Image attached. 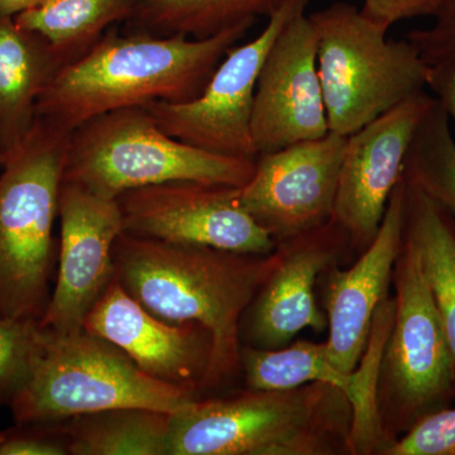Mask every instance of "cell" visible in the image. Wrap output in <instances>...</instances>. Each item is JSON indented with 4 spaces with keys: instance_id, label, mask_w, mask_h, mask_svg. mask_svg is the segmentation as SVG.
<instances>
[{
    "instance_id": "cell-12",
    "label": "cell",
    "mask_w": 455,
    "mask_h": 455,
    "mask_svg": "<svg viewBox=\"0 0 455 455\" xmlns=\"http://www.w3.org/2000/svg\"><path fill=\"white\" fill-rule=\"evenodd\" d=\"M59 218V271L40 326L75 333L113 281V247L124 229L116 199L68 182L60 188Z\"/></svg>"
},
{
    "instance_id": "cell-19",
    "label": "cell",
    "mask_w": 455,
    "mask_h": 455,
    "mask_svg": "<svg viewBox=\"0 0 455 455\" xmlns=\"http://www.w3.org/2000/svg\"><path fill=\"white\" fill-rule=\"evenodd\" d=\"M405 188L403 235L418 250L455 363V220L419 188Z\"/></svg>"
},
{
    "instance_id": "cell-6",
    "label": "cell",
    "mask_w": 455,
    "mask_h": 455,
    "mask_svg": "<svg viewBox=\"0 0 455 455\" xmlns=\"http://www.w3.org/2000/svg\"><path fill=\"white\" fill-rule=\"evenodd\" d=\"M256 161L212 154L164 133L145 108L94 116L68 136L62 182L107 199L170 181L243 188Z\"/></svg>"
},
{
    "instance_id": "cell-8",
    "label": "cell",
    "mask_w": 455,
    "mask_h": 455,
    "mask_svg": "<svg viewBox=\"0 0 455 455\" xmlns=\"http://www.w3.org/2000/svg\"><path fill=\"white\" fill-rule=\"evenodd\" d=\"M392 278L396 286L395 316L377 390L379 420L391 444L455 400L451 346L418 250L405 235Z\"/></svg>"
},
{
    "instance_id": "cell-17",
    "label": "cell",
    "mask_w": 455,
    "mask_h": 455,
    "mask_svg": "<svg viewBox=\"0 0 455 455\" xmlns=\"http://www.w3.org/2000/svg\"><path fill=\"white\" fill-rule=\"evenodd\" d=\"M405 181L392 191L379 232L349 269L331 266L326 278L329 337L326 355L338 370L350 373L366 349L377 307L386 299L403 242Z\"/></svg>"
},
{
    "instance_id": "cell-10",
    "label": "cell",
    "mask_w": 455,
    "mask_h": 455,
    "mask_svg": "<svg viewBox=\"0 0 455 455\" xmlns=\"http://www.w3.org/2000/svg\"><path fill=\"white\" fill-rule=\"evenodd\" d=\"M116 202L130 235L239 253L276 251L267 230L242 206L241 188L170 181L125 191Z\"/></svg>"
},
{
    "instance_id": "cell-32",
    "label": "cell",
    "mask_w": 455,
    "mask_h": 455,
    "mask_svg": "<svg viewBox=\"0 0 455 455\" xmlns=\"http://www.w3.org/2000/svg\"><path fill=\"white\" fill-rule=\"evenodd\" d=\"M47 2L49 0H0V16L16 17Z\"/></svg>"
},
{
    "instance_id": "cell-24",
    "label": "cell",
    "mask_w": 455,
    "mask_h": 455,
    "mask_svg": "<svg viewBox=\"0 0 455 455\" xmlns=\"http://www.w3.org/2000/svg\"><path fill=\"white\" fill-rule=\"evenodd\" d=\"M401 178L455 220V139L448 114L435 97L416 127Z\"/></svg>"
},
{
    "instance_id": "cell-21",
    "label": "cell",
    "mask_w": 455,
    "mask_h": 455,
    "mask_svg": "<svg viewBox=\"0 0 455 455\" xmlns=\"http://www.w3.org/2000/svg\"><path fill=\"white\" fill-rule=\"evenodd\" d=\"M284 0H134L132 32L206 38L242 23L269 17Z\"/></svg>"
},
{
    "instance_id": "cell-11",
    "label": "cell",
    "mask_w": 455,
    "mask_h": 455,
    "mask_svg": "<svg viewBox=\"0 0 455 455\" xmlns=\"http://www.w3.org/2000/svg\"><path fill=\"white\" fill-rule=\"evenodd\" d=\"M347 139L329 132L257 157L241 204L276 243L333 218Z\"/></svg>"
},
{
    "instance_id": "cell-2",
    "label": "cell",
    "mask_w": 455,
    "mask_h": 455,
    "mask_svg": "<svg viewBox=\"0 0 455 455\" xmlns=\"http://www.w3.org/2000/svg\"><path fill=\"white\" fill-rule=\"evenodd\" d=\"M252 26L242 23L206 38L112 29L57 71L38 100L37 118L71 133L113 110L193 100Z\"/></svg>"
},
{
    "instance_id": "cell-31",
    "label": "cell",
    "mask_w": 455,
    "mask_h": 455,
    "mask_svg": "<svg viewBox=\"0 0 455 455\" xmlns=\"http://www.w3.org/2000/svg\"><path fill=\"white\" fill-rule=\"evenodd\" d=\"M427 88L442 103L455 132V68H431Z\"/></svg>"
},
{
    "instance_id": "cell-25",
    "label": "cell",
    "mask_w": 455,
    "mask_h": 455,
    "mask_svg": "<svg viewBox=\"0 0 455 455\" xmlns=\"http://www.w3.org/2000/svg\"><path fill=\"white\" fill-rule=\"evenodd\" d=\"M395 316V300H383L373 317L366 349L355 370V388L350 398V454H383L391 442L382 430L377 390L383 348Z\"/></svg>"
},
{
    "instance_id": "cell-29",
    "label": "cell",
    "mask_w": 455,
    "mask_h": 455,
    "mask_svg": "<svg viewBox=\"0 0 455 455\" xmlns=\"http://www.w3.org/2000/svg\"><path fill=\"white\" fill-rule=\"evenodd\" d=\"M68 454V438L60 423H17L0 431V455Z\"/></svg>"
},
{
    "instance_id": "cell-16",
    "label": "cell",
    "mask_w": 455,
    "mask_h": 455,
    "mask_svg": "<svg viewBox=\"0 0 455 455\" xmlns=\"http://www.w3.org/2000/svg\"><path fill=\"white\" fill-rule=\"evenodd\" d=\"M348 242L346 230L331 218L278 243L281 260L245 311V338L253 348H283L304 329L324 331L328 319L316 305L314 289Z\"/></svg>"
},
{
    "instance_id": "cell-5",
    "label": "cell",
    "mask_w": 455,
    "mask_h": 455,
    "mask_svg": "<svg viewBox=\"0 0 455 455\" xmlns=\"http://www.w3.org/2000/svg\"><path fill=\"white\" fill-rule=\"evenodd\" d=\"M68 136L37 118L0 169V319L40 323L49 307Z\"/></svg>"
},
{
    "instance_id": "cell-23",
    "label": "cell",
    "mask_w": 455,
    "mask_h": 455,
    "mask_svg": "<svg viewBox=\"0 0 455 455\" xmlns=\"http://www.w3.org/2000/svg\"><path fill=\"white\" fill-rule=\"evenodd\" d=\"M241 368L251 390H291L320 382L339 388L348 400L355 394V371L338 370L326 355L325 343L296 341L277 349L242 347Z\"/></svg>"
},
{
    "instance_id": "cell-33",
    "label": "cell",
    "mask_w": 455,
    "mask_h": 455,
    "mask_svg": "<svg viewBox=\"0 0 455 455\" xmlns=\"http://www.w3.org/2000/svg\"><path fill=\"white\" fill-rule=\"evenodd\" d=\"M2 164H3L2 161H0V169H2Z\"/></svg>"
},
{
    "instance_id": "cell-15",
    "label": "cell",
    "mask_w": 455,
    "mask_h": 455,
    "mask_svg": "<svg viewBox=\"0 0 455 455\" xmlns=\"http://www.w3.org/2000/svg\"><path fill=\"white\" fill-rule=\"evenodd\" d=\"M84 331L112 343L149 376L200 391L212 335L196 323L172 324L154 315L116 277L89 311Z\"/></svg>"
},
{
    "instance_id": "cell-18",
    "label": "cell",
    "mask_w": 455,
    "mask_h": 455,
    "mask_svg": "<svg viewBox=\"0 0 455 455\" xmlns=\"http://www.w3.org/2000/svg\"><path fill=\"white\" fill-rule=\"evenodd\" d=\"M62 68L52 46L37 33L0 16V161L25 142L37 121L42 92Z\"/></svg>"
},
{
    "instance_id": "cell-28",
    "label": "cell",
    "mask_w": 455,
    "mask_h": 455,
    "mask_svg": "<svg viewBox=\"0 0 455 455\" xmlns=\"http://www.w3.org/2000/svg\"><path fill=\"white\" fill-rule=\"evenodd\" d=\"M433 17V25L412 29L406 40L430 68H455V0H440Z\"/></svg>"
},
{
    "instance_id": "cell-22",
    "label": "cell",
    "mask_w": 455,
    "mask_h": 455,
    "mask_svg": "<svg viewBox=\"0 0 455 455\" xmlns=\"http://www.w3.org/2000/svg\"><path fill=\"white\" fill-rule=\"evenodd\" d=\"M134 0H49L14 17L17 25L42 36L62 66L79 59L114 23L127 20Z\"/></svg>"
},
{
    "instance_id": "cell-30",
    "label": "cell",
    "mask_w": 455,
    "mask_h": 455,
    "mask_svg": "<svg viewBox=\"0 0 455 455\" xmlns=\"http://www.w3.org/2000/svg\"><path fill=\"white\" fill-rule=\"evenodd\" d=\"M361 12L373 22L390 29L403 20L433 17L440 0H362Z\"/></svg>"
},
{
    "instance_id": "cell-3",
    "label": "cell",
    "mask_w": 455,
    "mask_h": 455,
    "mask_svg": "<svg viewBox=\"0 0 455 455\" xmlns=\"http://www.w3.org/2000/svg\"><path fill=\"white\" fill-rule=\"evenodd\" d=\"M352 406L334 386L196 400L171 416L169 455L350 454Z\"/></svg>"
},
{
    "instance_id": "cell-13",
    "label": "cell",
    "mask_w": 455,
    "mask_h": 455,
    "mask_svg": "<svg viewBox=\"0 0 455 455\" xmlns=\"http://www.w3.org/2000/svg\"><path fill=\"white\" fill-rule=\"evenodd\" d=\"M251 130L259 156L331 132L317 74L315 31L305 11L283 27L268 51L254 92Z\"/></svg>"
},
{
    "instance_id": "cell-7",
    "label": "cell",
    "mask_w": 455,
    "mask_h": 455,
    "mask_svg": "<svg viewBox=\"0 0 455 455\" xmlns=\"http://www.w3.org/2000/svg\"><path fill=\"white\" fill-rule=\"evenodd\" d=\"M309 20L333 133L349 137L429 85L431 68L414 44L387 40L388 28L355 5L334 3Z\"/></svg>"
},
{
    "instance_id": "cell-14",
    "label": "cell",
    "mask_w": 455,
    "mask_h": 455,
    "mask_svg": "<svg viewBox=\"0 0 455 455\" xmlns=\"http://www.w3.org/2000/svg\"><path fill=\"white\" fill-rule=\"evenodd\" d=\"M433 100L419 92L347 139L333 220L353 245L366 250L379 232L416 127Z\"/></svg>"
},
{
    "instance_id": "cell-4",
    "label": "cell",
    "mask_w": 455,
    "mask_h": 455,
    "mask_svg": "<svg viewBox=\"0 0 455 455\" xmlns=\"http://www.w3.org/2000/svg\"><path fill=\"white\" fill-rule=\"evenodd\" d=\"M196 400V392L143 372L103 338L41 328L28 379L9 407L16 423H60L124 407L176 414Z\"/></svg>"
},
{
    "instance_id": "cell-1",
    "label": "cell",
    "mask_w": 455,
    "mask_h": 455,
    "mask_svg": "<svg viewBox=\"0 0 455 455\" xmlns=\"http://www.w3.org/2000/svg\"><path fill=\"white\" fill-rule=\"evenodd\" d=\"M269 254L178 244L123 232L113 247L114 277L154 315L172 324L196 323L212 335L200 391L241 370V324L281 260Z\"/></svg>"
},
{
    "instance_id": "cell-20",
    "label": "cell",
    "mask_w": 455,
    "mask_h": 455,
    "mask_svg": "<svg viewBox=\"0 0 455 455\" xmlns=\"http://www.w3.org/2000/svg\"><path fill=\"white\" fill-rule=\"evenodd\" d=\"M171 416L124 407L60 421L70 455H169Z\"/></svg>"
},
{
    "instance_id": "cell-27",
    "label": "cell",
    "mask_w": 455,
    "mask_h": 455,
    "mask_svg": "<svg viewBox=\"0 0 455 455\" xmlns=\"http://www.w3.org/2000/svg\"><path fill=\"white\" fill-rule=\"evenodd\" d=\"M385 455H455V409L427 416L386 449Z\"/></svg>"
},
{
    "instance_id": "cell-26",
    "label": "cell",
    "mask_w": 455,
    "mask_h": 455,
    "mask_svg": "<svg viewBox=\"0 0 455 455\" xmlns=\"http://www.w3.org/2000/svg\"><path fill=\"white\" fill-rule=\"evenodd\" d=\"M40 335V323L0 319V406L11 405L28 379Z\"/></svg>"
},
{
    "instance_id": "cell-9",
    "label": "cell",
    "mask_w": 455,
    "mask_h": 455,
    "mask_svg": "<svg viewBox=\"0 0 455 455\" xmlns=\"http://www.w3.org/2000/svg\"><path fill=\"white\" fill-rule=\"evenodd\" d=\"M307 4L309 0H284L256 38L228 51L199 97L143 108L172 139L212 154L256 161L251 122L260 68L283 27Z\"/></svg>"
}]
</instances>
